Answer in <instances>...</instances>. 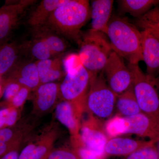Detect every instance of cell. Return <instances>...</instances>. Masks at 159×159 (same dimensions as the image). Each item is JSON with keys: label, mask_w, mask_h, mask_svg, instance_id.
I'll return each instance as SVG.
<instances>
[{"label": "cell", "mask_w": 159, "mask_h": 159, "mask_svg": "<svg viewBox=\"0 0 159 159\" xmlns=\"http://www.w3.org/2000/svg\"><path fill=\"white\" fill-rule=\"evenodd\" d=\"M110 39L113 51L131 64H138L143 61L142 34L127 20L113 16L104 31Z\"/></svg>", "instance_id": "obj_1"}, {"label": "cell", "mask_w": 159, "mask_h": 159, "mask_svg": "<svg viewBox=\"0 0 159 159\" xmlns=\"http://www.w3.org/2000/svg\"><path fill=\"white\" fill-rule=\"evenodd\" d=\"M87 0H64L52 12L46 27L57 33L78 41L80 30L90 17Z\"/></svg>", "instance_id": "obj_2"}, {"label": "cell", "mask_w": 159, "mask_h": 159, "mask_svg": "<svg viewBox=\"0 0 159 159\" xmlns=\"http://www.w3.org/2000/svg\"><path fill=\"white\" fill-rule=\"evenodd\" d=\"M77 42L80 47L78 55L83 66L91 76L102 72L113 51L106 34L91 29L81 34Z\"/></svg>", "instance_id": "obj_3"}, {"label": "cell", "mask_w": 159, "mask_h": 159, "mask_svg": "<svg viewBox=\"0 0 159 159\" xmlns=\"http://www.w3.org/2000/svg\"><path fill=\"white\" fill-rule=\"evenodd\" d=\"M128 66L133 76V87L142 113L159 122V94L152 77L145 74L138 64Z\"/></svg>", "instance_id": "obj_4"}, {"label": "cell", "mask_w": 159, "mask_h": 159, "mask_svg": "<svg viewBox=\"0 0 159 159\" xmlns=\"http://www.w3.org/2000/svg\"><path fill=\"white\" fill-rule=\"evenodd\" d=\"M103 74L102 71L91 76L85 101L86 111L100 119L108 118L112 114L117 97L109 87Z\"/></svg>", "instance_id": "obj_5"}, {"label": "cell", "mask_w": 159, "mask_h": 159, "mask_svg": "<svg viewBox=\"0 0 159 159\" xmlns=\"http://www.w3.org/2000/svg\"><path fill=\"white\" fill-rule=\"evenodd\" d=\"M90 80V74L82 64L67 71L59 84L60 97L62 100L72 102L85 111V98Z\"/></svg>", "instance_id": "obj_6"}, {"label": "cell", "mask_w": 159, "mask_h": 159, "mask_svg": "<svg viewBox=\"0 0 159 159\" xmlns=\"http://www.w3.org/2000/svg\"><path fill=\"white\" fill-rule=\"evenodd\" d=\"M106 80L111 90L118 97L133 86V76L123 58L112 51L103 69Z\"/></svg>", "instance_id": "obj_7"}, {"label": "cell", "mask_w": 159, "mask_h": 159, "mask_svg": "<svg viewBox=\"0 0 159 159\" xmlns=\"http://www.w3.org/2000/svg\"><path fill=\"white\" fill-rule=\"evenodd\" d=\"M90 114L88 119L81 125L80 131V145L105 159V147L108 137L106 134L104 123Z\"/></svg>", "instance_id": "obj_8"}, {"label": "cell", "mask_w": 159, "mask_h": 159, "mask_svg": "<svg viewBox=\"0 0 159 159\" xmlns=\"http://www.w3.org/2000/svg\"><path fill=\"white\" fill-rule=\"evenodd\" d=\"M31 119H22L14 126L0 129V158L20 148L22 142L30 137L35 127V122Z\"/></svg>", "instance_id": "obj_9"}, {"label": "cell", "mask_w": 159, "mask_h": 159, "mask_svg": "<svg viewBox=\"0 0 159 159\" xmlns=\"http://www.w3.org/2000/svg\"><path fill=\"white\" fill-rule=\"evenodd\" d=\"M51 125L30 141L20 153L18 159H43L53 149L59 136L58 129Z\"/></svg>", "instance_id": "obj_10"}, {"label": "cell", "mask_w": 159, "mask_h": 159, "mask_svg": "<svg viewBox=\"0 0 159 159\" xmlns=\"http://www.w3.org/2000/svg\"><path fill=\"white\" fill-rule=\"evenodd\" d=\"M36 1L21 0L7 2L0 8V42L17 25L27 9Z\"/></svg>", "instance_id": "obj_11"}, {"label": "cell", "mask_w": 159, "mask_h": 159, "mask_svg": "<svg viewBox=\"0 0 159 159\" xmlns=\"http://www.w3.org/2000/svg\"><path fill=\"white\" fill-rule=\"evenodd\" d=\"M34 92L32 116L38 118L49 113L55 108L60 96L59 84H43Z\"/></svg>", "instance_id": "obj_12"}, {"label": "cell", "mask_w": 159, "mask_h": 159, "mask_svg": "<svg viewBox=\"0 0 159 159\" xmlns=\"http://www.w3.org/2000/svg\"><path fill=\"white\" fill-rule=\"evenodd\" d=\"M84 112L74 103L62 99L54 108L56 119L68 129L72 142L79 140L80 119Z\"/></svg>", "instance_id": "obj_13"}, {"label": "cell", "mask_w": 159, "mask_h": 159, "mask_svg": "<svg viewBox=\"0 0 159 159\" xmlns=\"http://www.w3.org/2000/svg\"><path fill=\"white\" fill-rule=\"evenodd\" d=\"M125 134H133L150 140L159 139V122L143 113L124 117Z\"/></svg>", "instance_id": "obj_14"}, {"label": "cell", "mask_w": 159, "mask_h": 159, "mask_svg": "<svg viewBox=\"0 0 159 159\" xmlns=\"http://www.w3.org/2000/svg\"><path fill=\"white\" fill-rule=\"evenodd\" d=\"M142 45L143 61L148 76L155 78L159 74V40L150 31L143 30Z\"/></svg>", "instance_id": "obj_15"}, {"label": "cell", "mask_w": 159, "mask_h": 159, "mask_svg": "<svg viewBox=\"0 0 159 159\" xmlns=\"http://www.w3.org/2000/svg\"><path fill=\"white\" fill-rule=\"evenodd\" d=\"M158 140H135L116 137L109 139L105 147L106 157H126L145 147L155 145Z\"/></svg>", "instance_id": "obj_16"}, {"label": "cell", "mask_w": 159, "mask_h": 159, "mask_svg": "<svg viewBox=\"0 0 159 159\" xmlns=\"http://www.w3.org/2000/svg\"><path fill=\"white\" fill-rule=\"evenodd\" d=\"M5 80L14 81L34 91L40 85L36 62L19 63Z\"/></svg>", "instance_id": "obj_17"}, {"label": "cell", "mask_w": 159, "mask_h": 159, "mask_svg": "<svg viewBox=\"0 0 159 159\" xmlns=\"http://www.w3.org/2000/svg\"><path fill=\"white\" fill-rule=\"evenodd\" d=\"M114 1L95 0L90 7L91 30L103 33L111 19Z\"/></svg>", "instance_id": "obj_18"}, {"label": "cell", "mask_w": 159, "mask_h": 159, "mask_svg": "<svg viewBox=\"0 0 159 159\" xmlns=\"http://www.w3.org/2000/svg\"><path fill=\"white\" fill-rule=\"evenodd\" d=\"M21 48L15 42H0V77L7 76L19 63Z\"/></svg>", "instance_id": "obj_19"}, {"label": "cell", "mask_w": 159, "mask_h": 159, "mask_svg": "<svg viewBox=\"0 0 159 159\" xmlns=\"http://www.w3.org/2000/svg\"><path fill=\"white\" fill-rule=\"evenodd\" d=\"M35 62L41 84L54 82L66 74L60 58L37 61Z\"/></svg>", "instance_id": "obj_20"}, {"label": "cell", "mask_w": 159, "mask_h": 159, "mask_svg": "<svg viewBox=\"0 0 159 159\" xmlns=\"http://www.w3.org/2000/svg\"><path fill=\"white\" fill-rule=\"evenodd\" d=\"M64 0H43L32 11L28 24L34 30L46 25L52 12Z\"/></svg>", "instance_id": "obj_21"}, {"label": "cell", "mask_w": 159, "mask_h": 159, "mask_svg": "<svg viewBox=\"0 0 159 159\" xmlns=\"http://www.w3.org/2000/svg\"><path fill=\"white\" fill-rule=\"evenodd\" d=\"M116 105L119 115L123 117L132 116L142 112L134 93L133 86L117 97Z\"/></svg>", "instance_id": "obj_22"}, {"label": "cell", "mask_w": 159, "mask_h": 159, "mask_svg": "<svg viewBox=\"0 0 159 159\" xmlns=\"http://www.w3.org/2000/svg\"><path fill=\"white\" fill-rule=\"evenodd\" d=\"M119 6L123 12L134 17H141L159 4V0H121Z\"/></svg>", "instance_id": "obj_23"}, {"label": "cell", "mask_w": 159, "mask_h": 159, "mask_svg": "<svg viewBox=\"0 0 159 159\" xmlns=\"http://www.w3.org/2000/svg\"><path fill=\"white\" fill-rule=\"evenodd\" d=\"M34 30L36 36L45 42L54 56L62 53L66 49V44L64 40L57 34L49 31V29L46 26Z\"/></svg>", "instance_id": "obj_24"}, {"label": "cell", "mask_w": 159, "mask_h": 159, "mask_svg": "<svg viewBox=\"0 0 159 159\" xmlns=\"http://www.w3.org/2000/svg\"><path fill=\"white\" fill-rule=\"evenodd\" d=\"M139 25L143 30L150 31L159 40V7L155 6L140 17Z\"/></svg>", "instance_id": "obj_25"}, {"label": "cell", "mask_w": 159, "mask_h": 159, "mask_svg": "<svg viewBox=\"0 0 159 159\" xmlns=\"http://www.w3.org/2000/svg\"><path fill=\"white\" fill-rule=\"evenodd\" d=\"M104 129L109 139L125 134V124L124 117L116 115L104 123Z\"/></svg>", "instance_id": "obj_26"}, {"label": "cell", "mask_w": 159, "mask_h": 159, "mask_svg": "<svg viewBox=\"0 0 159 159\" xmlns=\"http://www.w3.org/2000/svg\"><path fill=\"white\" fill-rule=\"evenodd\" d=\"M31 51L32 56L37 61L51 59L54 56L45 42L37 36L31 43Z\"/></svg>", "instance_id": "obj_27"}, {"label": "cell", "mask_w": 159, "mask_h": 159, "mask_svg": "<svg viewBox=\"0 0 159 159\" xmlns=\"http://www.w3.org/2000/svg\"><path fill=\"white\" fill-rule=\"evenodd\" d=\"M45 159H80L76 149L68 148H53Z\"/></svg>", "instance_id": "obj_28"}, {"label": "cell", "mask_w": 159, "mask_h": 159, "mask_svg": "<svg viewBox=\"0 0 159 159\" xmlns=\"http://www.w3.org/2000/svg\"><path fill=\"white\" fill-rule=\"evenodd\" d=\"M122 159H159V154L154 145L140 149Z\"/></svg>", "instance_id": "obj_29"}, {"label": "cell", "mask_w": 159, "mask_h": 159, "mask_svg": "<svg viewBox=\"0 0 159 159\" xmlns=\"http://www.w3.org/2000/svg\"><path fill=\"white\" fill-rule=\"evenodd\" d=\"M31 91L30 89L26 87H22L18 93L10 102L7 103H4L2 102L3 106L22 109L25 102L29 98Z\"/></svg>", "instance_id": "obj_30"}, {"label": "cell", "mask_w": 159, "mask_h": 159, "mask_svg": "<svg viewBox=\"0 0 159 159\" xmlns=\"http://www.w3.org/2000/svg\"><path fill=\"white\" fill-rule=\"evenodd\" d=\"M4 84L2 98L4 103H8L18 93L23 86L14 81L2 80Z\"/></svg>", "instance_id": "obj_31"}, {"label": "cell", "mask_w": 159, "mask_h": 159, "mask_svg": "<svg viewBox=\"0 0 159 159\" xmlns=\"http://www.w3.org/2000/svg\"><path fill=\"white\" fill-rule=\"evenodd\" d=\"M78 152L80 159H104L93 152L77 144L73 146Z\"/></svg>", "instance_id": "obj_32"}, {"label": "cell", "mask_w": 159, "mask_h": 159, "mask_svg": "<svg viewBox=\"0 0 159 159\" xmlns=\"http://www.w3.org/2000/svg\"><path fill=\"white\" fill-rule=\"evenodd\" d=\"M10 107L9 114L6 120V127L14 126L19 121L21 112L22 109Z\"/></svg>", "instance_id": "obj_33"}, {"label": "cell", "mask_w": 159, "mask_h": 159, "mask_svg": "<svg viewBox=\"0 0 159 159\" xmlns=\"http://www.w3.org/2000/svg\"><path fill=\"white\" fill-rule=\"evenodd\" d=\"M10 107H4L0 109V129L6 128V120L9 114Z\"/></svg>", "instance_id": "obj_34"}, {"label": "cell", "mask_w": 159, "mask_h": 159, "mask_svg": "<svg viewBox=\"0 0 159 159\" xmlns=\"http://www.w3.org/2000/svg\"><path fill=\"white\" fill-rule=\"evenodd\" d=\"M20 148H16L6 154L0 159H18L19 157Z\"/></svg>", "instance_id": "obj_35"}, {"label": "cell", "mask_w": 159, "mask_h": 159, "mask_svg": "<svg viewBox=\"0 0 159 159\" xmlns=\"http://www.w3.org/2000/svg\"><path fill=\"white\" fill-rule=\"evenodd\" d=\"M152 81L159 94V76L155 78H152Z\"/></svg>", "instance_id": "obj_36"}, {"label": "cell", "mask_w": 159, "mask_h": 159, "mask_svg": "<svg viewBox=\"0 0 159 159\" xmlns=\"http://www.w3.org/2000/svg\"><path fill=\"white\" fill-rule=\"evenodd\" d=\"M4 84L2 80L0 81V99L2 97L3 91H4Z\"/></svg>", "instance_id": "obj_37"}, {"label": "cell", "mask_w": 159, "mask_h": 159, "mask_svg": "<svg viewBox=\"0 0 159 159\" xmlns=\"http://www.w3.org/2000/svg\"><path fill=\"white\" fill-rule=\"evenodd\" d=\"M157 143H158L157 150H158V151L159 154V139L158 141H157Z\"/></svg>", "instance_id": "obj_38"}, {"label": "cell", "mask_w": 159, "mask_h": 159, "mask_svg": "<svg viewBox=\"0 0 159 159\" xmlns=\"http://www.w3.org/2000/svg\"><path fill=\"white\" fill-rule=\"evenodd\" d=\"M2 77H0V81H2Z\"/></svg>", "instance_id": "obj_39"}, {"label": "cell", "mask_w": 159, "mask_h": 159, "mask_svg": "<svg viewBox=\"0 0 159 159\" xmlns=\"http://www.w3.org/2000/svg\"><path fill=\"white\" fill-rule=\"evenodd\" d=\"M2 104H1V103H0V106H2Z\"/></svg>", "instance_id": "obj_40"}]
</instances>
